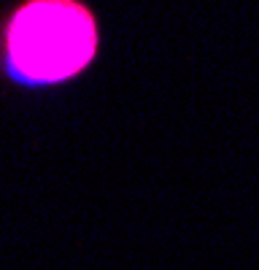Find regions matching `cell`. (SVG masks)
Returning a JSON list of instances; mask_svg holds the SVG:
<instances>
[{
  "label": "cell",
  "instance_id": "6da1fadb",
  "mask_svg": "<svg viewBox=\"0 0 259 270\" xmlns=\"http://www.w3.org/2000/svg\"><path fill=\"white\" fill-rule=\"evenodd\" d=\"M98 41V22L81 0H25L3 25L0 62L22 86H57L89 68Z\"/></svg>",
  "mask_w": 259,
  "mask_h": 270
}]
</instances>
